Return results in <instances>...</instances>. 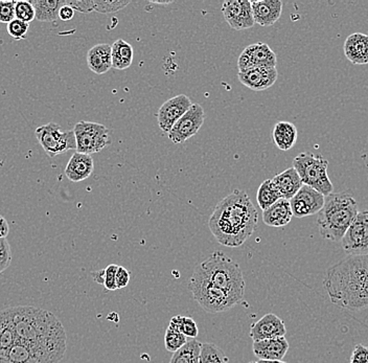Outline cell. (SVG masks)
<instances>
[{"label": "cell", "mask_w": 368, "mask_h": 363, "mask_svg": "<svg viewBox=\"0 0 368 363\" xmlns=\"http://www.w3.org/2000/svg\"><path fill=\"white\" fill-rule=\"evenodd\" d=\"M195 271L204 276L210 284L223 290L238 304L245 296V280L238 263L222 251H215L197 265Z\"/></svg>", "instance_id": "5"}, {"label": "cell", "mask_w": 368, "mask_h": 363, "mask_svg": "<svg viewBox=\"0 0 368 363\" xmlns=\"http://www.w3.org/2000/svg\"><path fill=\"white\" fill-rule=\"evenodd\" d=\"M40 146L50 157L66 153L70 150H77L74 130H62L61 126L48 123L40 126L35 131Z\"/></svg>", "instance_id": "9"}, {"label": "cell", "mask_w": 368, "mask_h": 363, "mask_svg": "<svg viewBox=\"0 0 368 363\" xmlns=\"http://www.w3.org/2000/svg\"><path fill=\"white\" fill-rule=\"evenodd\" d=\"M104 273H105L104 269L93 271L92 273L93 281H94L95 283H97V284L104 285Z\"/></svg>", "instance_id": "46"}, {"label": "cell", "mask_w": 368, "mask_h": 363, "mask_svg": "<svg viewBox=\"0 0 368 363\" xmlns=\"http://www.w3.org/2000/svg\"><path fill=\"white\" fill-rule=\"evenodd\" d=\"M16 1L13 0H0V22L9 24L16 18L15 16Z\"/></svg>", "instance_id": "38"}, {"label": "cell", "mask_w": 368, "mask_h": 363, "mask_svg": "<svg viewBox=\"0 0 368 363\" xmlns=\"http://www.w3.org/2000/svg\"><path fill=\"white\" fill-rule=\"evenodd\" d=\"M130 4L129 0L121 1H94V11L102 14H110V13L119 12Z\"/></svg>", "instance_id": "36"}, {"label": "cell", "mask_w": 368, "mask_h": 363, "mask_svg": "<svg viewBox=\"0 0 368 363\" xmlns=\"http://www.w3.org/2000/svg\"><path fill=\"white\" fill-rule=\"evenodd\" d=\"M350 363H368V347L364 345H357L352 352Z\"/></svg>", "instance_id": "42"}, {"label": "cell", "mask_w": 368, "mask_h": 363, "mask_svg": "<svg viewBox=\"0 0 368 363\" xmlns=\"http://www.w3.org/2000/svg\"><path fill=\"white\" fill-rule=\"evenodd\" d=\"M188 290L192 292L194 300L208 313L228 311L238 305L226 292L210 284L195 270L188 281Z\"/></svg>", "instance_id": "7"}, {"label": "cell", "mask_w": 368, "mask_h": 363, "mask_svg": "<svg viewBox=\"0 0 368 363\" xmlns=\"http://www.w3.org/2000/svg\"><path fill=\"white\" fill-rule=\"evenodd\" d=\"M205 112L202 106L193 104L188 112L175 124L174 127L168 132V139L175 145L183 143L190 137L198 134L202 127Z\"/></svg>", "instance_id": "11"}, {"label": "cell", "mask_w": 368, "mask_h": 363, "mask_svg": "<svg viewBox=\"0 0 368 363\" xmlns=\"http://www.w3.org/2000/svg\"><path fill=\"white\" fill-rule=\"evenodd\" d=\"M341 244L349 256H368V210L358 212Z\"/></svg>", "instance_id": "10"}, {"label": "cell", "mask_w": 368, "mask_h": 363, "mask_svg": "<svg viewBox=\"0 0 368 363\" xmlns=\"http://www.w3.org/2000/svg\"><path fill=\"white\" fill-rule=\"evenodd\" d=\"M168 325L178 330L185 337L192 338V340H195L199 334L198 325L196 322L188 316H174L171 318Z\"/></svg>", "instance_id": "32"}, {"label": "cell", "mask_w": 368, "mask_h": 363, "mask_svg": "<svg viewBox=\"0 0 368 363\" xmlns=\"http://www.w3.org/2000/svg\"><path fill=\"white\" fill-rule=\"evenodd\" d=\"M239 81L254 92H263L276 83L278 72L276 67H256L239 72Z\"/></svg>", "instance_id": "16"}, {"label": "cell", "mask_w": 368, "mask_h": 363, "mask_svg": "<svg viewBox=\"0 0 368 363\" xmlns=\"http://www.w3.org/2000/svg\"><path fill=\"white\" fill-rule=\"evenodd\" d=\"M119 267V265L110 264L104 269L105 273H104L103 286L105 287V289L109 290V291H115V290H117V273Z\"/></svg>", "instance_id": "40"}, {"label": "cell", "mask_w": 368, "mask_h": 363, "mask_svg": "<svg viewBox=\"0 0 368 363\" xmlns=\"http://www.w3.org/2000/svg\"><path fill=\"white\" fill-rule=\"evenodd\" d=\"M248 363H258V362H248Z\"/></svg>", "instance_id": "49"}, {"label": "cell", "mask_w": 368, "mask_h": 363, "mask_svg": "<svg viewBox=\"0 0 368 363\" xmlns=\"http://www.w3.org/2000/svg\"><path fill=\"white\" fill-rule=\"evenodd\" d=\"M325 196L309 185H303L298 193L290 200L293 216L296 218H307L318 214L323 210Z\"/></svg>", "instance_id": "13"}, {"label": "cell", "mask_w": 368, "mask_h": 363, "mask_svg": "<svg viewBox=\"0 0 368 363\" xmlns=\"http://www.w3.org/2000/svg\"><path fill=\"white\" fill-rule=\"evenodd\" d=\"M258 221V210L247 193L234 190L215 207L208 227L221 245L239 247L252 236Z\"/></svg>", "instance_id": "1"}, {"label": "cell", "mask_w": 368, "mask_h": 363, "mask_svg": "<svg viewBox=\"0 0 368 363\" xmlns=\"http://www.w3.org/2000/svg\"><path fill=\"white\" fill-rule=\"evenodd\" d=\"M186 344H188V337H185L178 330L168 325L165 335L166 351L171 352L173 354L176 353L178 350H180Z\"/></svg>", "instance_id": "34"}, {"label": "cell", "mask_w": 368, "mask_h": 363, "mask_svg": "<svg viewBox=\"0 0 368 363\" xmlns=\"http://www.w3.org/2000/svg\"><path fill=\"white\" fill-rule=\"evenodd\" d=\"M222 13L230 28L237 31L251 28L256 24L252 12L251 1L230 0L222 6Z\"/></svg>", "instance_id": "14"}, {"label": "cell", "mask_w": 368, "mask_h": 363, "mask_svg": "<svg viewBox=\"0 0 368 363\" xmlns=\"http://www.w3.org/2000/svg\"><path fill=\"white\" fill-rule=\"evenodd\" d=\"M276 53L264 42L247 46L239 55L238 67L239 72L256 67H276Z\"/></svg>", "instance_id": "12"}, {"label": "cell", "mask_w": 368, "mask_h": 363, "mask_svg": "<svg viewBox=\"0 0 368 363\" xmlns=\"http://www.w3.org/2000/svg\"><path fill=\"white\" fill-rule=\"evenodd\" d=\"M328 159L321 155L309 152L297 155L293 161V168L298 173L303 185L313 188L325 197L332 194L334 191V185L328 174Z\"/></svg>", "instance_id": "6"}, {"label": "cell", "mask_w": 368, "mask_h": 363, "mask_svg": "<svg viewBox=\"0 0 368 363\" xmlns=\"http://www.w3.org/2000/svg\"><path fill=\"white\" fill-rule=\"evenodd\" d=\"M0 363H55L48 356L23 340H18Z\"/></svg>", "instance_id": "18"}, {"label": "cell", "mask_w": 368, "mask_h": 363, "mask_svg": "<svg viewBox=\"0 0 368 363\" xmlns=\"http://www.w3.org/2000/svg\"><path fill=\"white\" fill-rule=\"evenodd\" d=\"M298 137L296 127L289 121H278L272 131V139L281 151H289L294 147Z\"/></svg>", "instance_id": "27"}, {"label": "cell", "mask_w": 368, "mask_h": 363, "mask_svg": "<svg viewBox=\"0 0 368 363\" xmlns=\"http://www.w3.org/2000/svg\"><path fill=\"white\" fill-rule=\"evenodd\" d=\"M152 2V4H172V1H151Z\"/></svg>", "instance_id": "48"}, {"label": "cell", "mask_w": 368, "mask_h": 363, "mask_svg": "<svg viewBox=\"0 0 368 363\" xmlns=\"http://www.w3.org/2000/svg\"><path fill=\"white\" fill-rule=\"evenodd\" d=\"M200 363H228V357L218 345L202 344L201 345Z\"/></svg>", "instance_id": "33"}, {"label": "cell", "mask_w": 368, "mask_h": 363, "mask_svg": "<svg viewBox=\"0 0 368 363\" xmlns=\"http://www.w3.org/2000/svg\"><path fill=\"white\" fill-rule=\"evenodd\" d=\"M11 312L19 340L39 350L55 363L63 359L67 336L52 312L33 306L12 307Z\"/></svg>", "instance_id": "2"}, {"label": "cell", "mask_w": 368, "mask_h": 363, "mask_svg": "<svg viewBox=\"0 0 368 363\" xmlns=\"http://www.w3.org/2000/svg\"><path fill=\"white\" fill-rule=\"evenodd\" d=\"M88 67L97 75H104L112 68V50L107 43L97 44L87 55Z\"/></svg>", "instance_id": "24"}, {"label": "cell", "mask_w": 368, "mask_h": 363, "mask_svg": "<svg viewBox=\"0 0 368 363\" xmlns=\"http://www.w3.org/2000/svg\"><path fill=\"white\" fill-rule=\"evenodd\" d=\"M66 4L77 12L88 14L94 11V1L92 0H66Z\"/></svg>", "instance_id": "41"}, {"label": "cell", "mask_w": 368, "mask_h": 363, "mask_svg": "<svg viewBox=\"0 0 368 363\" xmlns=\"http://www.w3.org/2000/svg\"><path fill=\"white\" fill-rule=\"evenodd\" d=\"M254 354L259 360H281L287 355L289 342L283 337L254 342Z\"/></svg>", "instance_id": "19"}, {"label": "cell", "mask_w": 368, "mask_h": 363, "mask_svg": "<svg viewBox=\"0 0 368 363\" xmlns=\"http://www.w3.org/2000/svg\"><path fill=\"white\" fill-rule=\"evenodd\" d=\"M74 132L79 153H99L111 143L109 129L102 124L79 121L75 124Z\"/></svg>", "instance_id": "8"}, {"label": "cell", "mask_w": 368, "mask_h": 363, "mask_svg": "<svg viewBox=\"0 0 368 363\" xmlns=\"http://www.w3.org/2000/svg\"><path fill=\"white\" fill-rule=\"evenodd\" d=\"M258 363H288L283 360H259Z\"/></svg>", "instance_id": "47"}, {"label": "cell", "mask_w": 368, "mask_h": 363, "mask_svg": "<svg viewBox=\"0 0 368 363\" xmlns=\"http://www.w3.org/2000/svg\"><path fill=\"white\" fill-rule=\"evenodd\" d=\"M286 334H287V329H286L285 323L274 313L266 314L250 327V337L254 340V342L283 337Z\"/></svg>", "instance_id": "17"}, {"label": "cell", "mask_w": 368, "mask_h": 363, "mask_svg": "<svg viewBox=\"0 0 368 363\" xmlns=\"http://www.w3.org/2000/svg\"><path fill=\"white\" fill-rule=\"evenodd\" d=\"M30 30V23L15 18L8 24V33L13 39L20 41L26 38Z\"/></svg>", "instance_id": "37"}, {"label": "cell", "mask_w": 368, "mask_h": 363, "mask_svg": "<svg viewBox=\"0 0 368 363\" xmlns=\"http://www.w3.org/2000/svg\"><path fill=\"white\" fill-rule=\"evenodd\" d=\"M291 205L287 199H279L277 202L263 210V221L270 227H283L289 224L293 218Z\"/></svg>", "instance_id": "23"}, {"label": "cell", "mask_w": 368, "mask_h": 363, "mask_svg": "<svg viewBox=\"0 0 368 363\" xmlns=\"http://www.w3.org/2000/svg\"><path fill=\"white\" fill-rule=\"evenodd\" d=\"M201 342L192 340L173 354L170 363H200Z\"/></svg>", "instance_id": "30"}, {"label": "cell", "mask_w": 368, "mask_h": 363, "mask_svg": "<svg viewBox=\"0 0 368 363\" xmlns=\"http://www.w3.org/2000/svg\"><path fill=\"white\" fill-rule=\"evenodd\" d=\"M332 304L342 309H368V256H349L330 268L323 280Z\"/></svg>", "instance_id": "3"}, {"label": "cell", "mask_w": 368, "mask_h": 363, "mask_svg": "<svg viewBox=\"0 0 368 363\" xmlns=\"http://www.w3.org/2000/svg\"><path fill=\"white\" fill-rule=\"evenodd\" d=\"M94 163L92 155L75 152L66 166L65 175L72 183H80L92 176Z\"/></svg>", "instance_id": "22"}, {"label": "cell", "mask_w": 368, "mask_h": 363, "mask_svg": "<svg viewBox=\"0 0 368 363\" xmlns=\"http://www.w3.org/2000/svg\"><path fill=\"white\" fill-rule=\"evenodd\" d=\"M75 12V11L74 9H72V6H68V4H66L65 0V4L60 9L59 19H61L62 21H70V20L74 18Z\"/></svg>", "instance_id": "44"}, {"label": "cell", "mask_w": 368, "mask_h": 363, "mask_svg": "<svg viewBox=\"0 0 368 363\" xmlns=\"http://www.w3.org/2000/svg\"><path fill=\"white\" fill-rule=\"evenodd\" d=\"M11 308L0 311V360L18 342Z\"/></svg>", "instance_id": "25"}, {"label": "cell", "mask_w": 368, "mask_h": 363, "mask_svg": "<svg viewBox=\"0 0 368 363\" xmlns=\"http://www.w3.org/2000/svg\"><path fill=\"white\" fill-rule=\"evenodd\" d=\"M9 232H10V227H9L8 221L4 217L0 216V239L6 238Z\"/></svg>", "instance_id": "45"}, {"label": "cell", "mask_w": 368, "mask_h": 363, "mask_svg": "<svg viewBox=\"0 0 368 363\" xmlns=\"http://www.w3.org/2000/svg\"><path fill=\"white\" fill-rule=\"evenodd\" d=\"M358 203L347 193L329 195L318 212L317 227L325 240L340 242L358 215Z\"/></svg>", "instance_id": "4"}, {"label": "cell", "mask_w": 368, "mask_h": 363, "mask_svg": "<svg viewBox=\"0 0 368 363\" xmlns=\"http://www.w3.org/2000/svg\"><path fill=\"white\" fill-rule=\"evenodd\" d=\"M12 262L11 246L6 238L0 239V273L6 271Z\"/></svg>", "instance_id": "39"}, {"label": "cell", "mask_w": 368, "mask_h": 363, "mask_svg": "<svg viewBox=\"0 0 368 363\" xmlns=\"http://www.w3.org/2000/svg\"><path fill=\"white\" fill-rule=\"evenodd\" d=\"M345 57L355 65L368 64V35L355 33L350 35L343 45Z\"/></svg>", "instance_id": "21"}, {"label": "cell", "mask_w": 368, "mask_h": 363, "mask_svg": "<svg viewBox=\"0 0 368 363\" xmlns=\"http://www.w3.org/2000/svg\"><path fill=\"white\" fill-rule=\"evenodd\" d=\"M192 106V101L185 94H179L163 103L157 114L158 125L163 132L168 134L175 124L190 110Z\"/></svg>", "instance_id": "15"}, {"label": "cell", "mask_w": 368, "mask_h": 363, "mask_svg": "<svg viewBox=\"0 0 368 363\" xmlns=\"http://www.w3.org/2000/svg\"><path fill=\"white\" fill-rule=\"evenodd\" d=\"M15 16L16 19L30 23L33 20L36 18V12H35L34 6L32 2L28 0H19L16 1L15 6Z\"/></svg>", "instance_id": "35"}, {"label": "cell", "mask_w": 368, "mask_h": 363, "mask_svg": "<svg viewBox=\"0 0 368 363\" xmlns=\"http://www.w3.org/2000/svg\"><path fill=\"white\" fill-rule=\"evenodd\" d=\"M36 12V19L41 22H54L59 19V11L65 0H31Z\"/></svg>", "instance_id": "29"}, {"label": "cell", "mask_w": 368, "mask_h": 363, "mask_svg": "<svg viewBox=\"0 0 368 363\" xmlns=\"http://www.w3.org/2000/svg\"><path fill=\"white\" fill-rule=\"evenodd\" d=\"M131 278L130 272L125 267L119 266L117 273V289H123L129 284Z\"/></svg>", "instance_id": "43"}, {"label": "cell", "mask_w": 368, "mask_h": 363, "mask_svg": "<svg viewBox=\"0 0 368 363\" xmlns=\"http://www.w3.org/2000/svg\"><path fill=\"white\" fill-rule=\"evenodd\" d=\"M279 199H281V194H279L278 190L276 189L272 179H267V180L261 183L258 190V194H256V200H258V205L261 210L269 209Z\"/></svg>", "instance_id": "31"}, {"label": "cell", "mask_w": 368, "mask_h": 363, "mask_svg": "<svg viewBox=\"0 0 368 363\" xmlns=\"http://www.w3.org/2000/svg\"><path fill=\"white\" fill-rule=\"evenodd\" d=\"M112 50V67L115 70H127L133 62L134 50L129 42L123 39L117 40L111 45Z\"/></svg>", "instance_id": "28"}, {"label": "cell", "mask_w": 368, "mask_h": 363, "mask_svg": "<svg viewBox=\"0 0 368 363\" xmlns=\"http://www.w3.org/2000/svg\"><path fill=\"white\" fill-rule=\"evenodd\" d=\"M252 12L256 23L261 26H271L281 18L283 1L281 0H259L251 1Z\"/></svg>", "instance_id": "20"}, {"label": "cell", "mask_w": 368, "mask_h": 363, "mask_svg": "<svg viewBox=\"0 0 368 363\" xmlns=\"http://www.w3.org/2000/svg\"><path fill=\"white\" fill-rule=\"evenodd\" d=\"M272 181L276 185V189L278 190L281 198L287 199L289 201L293 198L303 185L298 173L293 167L279 173L276 176H274Z\"/></svg>", "instance_id": "26"}]
</instances>
